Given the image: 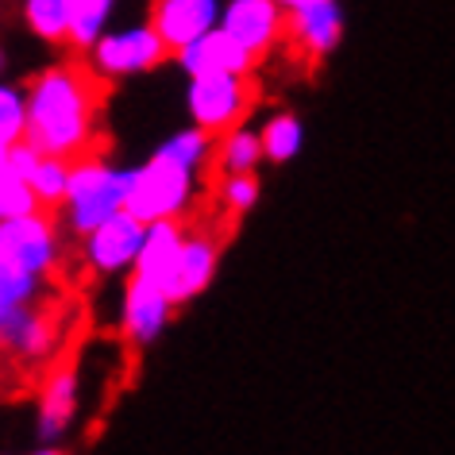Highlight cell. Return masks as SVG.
Listing matches in <instances>:
<instances>
[{
	"label": "cell",
	"mask_w": 455,
	"mask_h": 455,
	"mask_svg": "<svg viewBox=\"0 0 455 455\" xmlns=\"http://www.w3.org/2000/svg\"><path fill=\"white\" fill-rule=\"evenodd\" d=\"M4 66H8V59H4V51H0V74H4Z\"/></svg>",
	"instance_id": "27"
},
{
	"label": "cell",
	"mask_w": 455,
	"mask_h": 455,
	"mask_svg": "<svg viewBox=\"0 0 455 455\" xmlns=\"http://www.w3.org/2000/svg\"><path fill=\"white\" fill-rule=\"evenodd\" d=\"M112 12H116V0H70V36H66L70 54L85 59L93 43L108 31Z\"/></svg>",
	"instance_id": "17"
},
{
	"label": "cell",
	"mask_w": 455,
	"mask_h": 455,
	"mask_svg": "<svg viewBox=\"0 0 455 455\" xmlns=\"http://www.w3.org/2000/svg\"><path fill=\"white\" fill-rule=\"evenodd\" d=\"M174 62L181 66L186 77H201V74H255L259 59L243 47L240 39H232L224 28H212L209 36L193 39L189 47H181L174 54Z\"/></svg>",
	"instance_id": "12"
},
{
	"label": "cell",
	"mask_w": 455,
	"mask_h": 455,
	"mask_svg": "<svg viewBox=\"0 0 455 455\" xmlns=\"http://www.w3.org/2000/svg\"><path fill=\"white\" fill-rule=\"evenodd\" d=\"M43 204L36 197V189L28 186L24 178H16L12 170H0V220H12V216H28V212H39Z\"/></svg>",
	"instance_id": "24"
},
{
	"label": "cell",
	"mask_w": 455,
	"mask_h": 455,
	"mask_svg": "<svg viewBox=\"0 0 455 455\" xmlns=\"http://www.w3.org/2000/svg\"><path fill=\"white\" fill-rule=\"evenodd\" d=\"M220 12L224 0H147V24L163 36L174 54L220 28Z\"/></svg>",
	"instance_id": "10"
},
{
	"label": "cell",
	"mask_w": 455,
	"mask_h": 455,
	"mask_svg": "<svg viewBox=\"0 0 455 455\" xmlns=\"http://www.w3.org/2000/svg\"><path fill=\"white\" fill-rule=\"evenodd\" d=\"M24 24L39 43L66 47V36H70V0H24Z\"/></svg>",
	"instance_id": "20"
},
{
	"label": "cell",
	"mask_w": 455,
	"mask_h": 455,
	"mask_svg": "<svg viewBox=\"0 0 455 455\" xmlns=\"http://www.w3.org/2000/svg\"><path fill=\"white\" fill-rule=\"evenodd\" d=\"M259 100V85L251 74H201L186 82V116L193 128L209 135H228L243 128Z\"/></svg>",
	"instance_id": "4"
},
{
	"label": "cell",
	"mask_w": 455,
	"mask_h": 455,
	"mask_svg": "<svg viewBox=\"0 0 455 455\" xmlns=\"http://www.w3.org/2000/svg\"><path fill=\"white\" fill-rule=\"evenodd\" d=\"M143 240H147V224L124 209V212L112 216V220L100 224L97 232L85 235L82 259H85L89 270H97V275H132Z\"/></svg>",
	"instance_id": "7"
},
{
	"label": "cell",
	"mask_w": 455,
	"mask_h": 455,
	"mask_svg": "<svg viewBox=\"0 0 455 455\" xmlns=\"http://www.w3.org/2000/svg\"><path fill=\"white\" fill-rule=\"evenodd\" d=\"M166 59H174V51L163 43V36L151 24H135L124 31H105L93 51L85 54V62L105 77V82H120V77H140L158 70Z\"/></svg>",
	"instance_id": "6"
},
{
	"label": "cell",
	"mask_w": 455,
	"mask_h": 455,
	"mask_svg": "<svg viewBox=\"0 0 455 455\" xmlns=\"http://www.w3.org/2000/svg\"><path fill=\"white\" fill-rule=\"evenodd\" d=\"M77 397H82V379L70 359L54 363L47 374V386L39 394V440L43 443H59L74 425L77 413Z\"/></svg>",
	"instance_id": "14"
},
{
	"label": "cell",
	"mask_w": 455,
	"mask_h": 455,
	"mask_svg": "<svg viewBox=\"0 0 455 455\" xmlns=\"http://www.w3.org/2000/svg\"><path fill=\"white\" fill-rule=\"evenodd\" d=\"M155 151L174 158V163H181V166H189V170H197V174H209L212 158H216V135H209V132H201V128H193L189 124V128L166 135Z\"/></svg>",
	"instance_id": "19"
},
{
	"label": "cell",
	"mask_w": 455,
	"mask_h": 455,
	"mask_svg": "<svg viewBox=\"0 0 455 455\" xmlns=\"http://www.w3.org/2000/svg\"><path fill=\"white\" fill-rule=\"evenodd\" d=\"M31 455H66V451L59 448V443H43V448H39V451H31Z\"/></svg>",
	"instance_id": "25"
},
{
	"label": "cell",
	"mask_w": 455,
	"mask_h": 455,
	"mask_svg": "<svg viewBox=\"0 0 455 455\" xmlns=\"http://www.w3.org/2000/svg\"><path fill=\"white\" fill-rule=\"evenodd\" d=\"M0 259L24 275L51 278L62 259V224L59 216L39 209L28 216L0 220Z\"/></svg>",
	"instance_id": "5"
},
{
	"label": "cell",
	"mask_w": 455,
	"mask_h": 455,
	"mask_svg": "<svg viewBox=\"0 0 455 455\" xmlns=\"http://www.w3.org/2000/svg\"><path fill=\"white\" fill-rule=\"evenodd\" d=\"M70 174H74V163L70 158H54V155H43L39 166L31 170L28 186L36 189L39 204L47 212H59V204L66 201V189H70Z\"/></svg>",
	"instance_id": "22"
},
{
	"label": "cell",
	"mask_w": 455,
	"mask_h": 455,
	"mask_svg": "<svg viewBox=\"0 0 455 455\" xmlns=\"http://www.w3.org/2000/svg\"><path fill=\"white\" fill-rule=\"evenodd\" d=\"M174 309H178V305H174V298H170L163 286L128 275V282H124V305H120L124 339H128L132 347H151L155 339L166 332Z\"/></svg>",
	"instance_id": "9"
},
{
	"label": "cell",
	"mask_w": 455,
	"mask_h": 455,
	"mask_svg": "<svg viewBox=\"0 0 455 455\" xmlns=\"http://www.w3.org/2000/svg\"><path fill=\"white\" fill-rule=\"evenodd\" d=\"M108 82L82 54L54 62L28 82V143L54 158H77L97 151V124Z\"/></svg>",
	"instance_id": "1"
},
{
	"label": "cell",
	"mask_w": 455,
	"mask_h": 455,
	"mask_svg": "<svg viewBox=\"0 0 455 455\" xmlns=\"http://www.w3.org/2000/svg\"><path fill=\"white\" fill-rule=\"evenodd\" d=\"M286 39L313 62L328 59L344 43V4L339 0H309L286 12Z\"/></svg>",
	"instance_id": "11"
},
{
	"label": "cell",
	"mask_w": 455,
	"mask_h": 455,
	"mask_svg": "<svg viewBox=\"0 0 455 455\" xmlns=\"http://www.w3.org/2000/svg\"><path fill=\"white\" fill-rule=\"evenodd\" d=\"M216 270H220V240L204 228H189V240H186V251H181V263H178V275L170 282V298L174 305H189L197 301L204 290L212 286Z\"/></svg>",
	"instance_id": "15"
},
{
	"label": "cell",
	"mask_w": 455,
	"mask_h": 455,
	"mask_svg": "<svg viewBox=\"0 0 455 455\" xmlns=\"http://www.w3.org/2000/svg\"><path fill=\"white\" fill-rule=\"evenodd\" d=\"M263 163H267L263 140H259V132L247 128V124L216 140V158H212L216 174H259Z\"/></svg>",
	"instance_id": "16"
},
{
	"label": "cell",
	"mask_w": 455,
	"mask_h": 455,
	"mask_svg": "<svg viewBox=\"0 0 455 455\" xmlns=\"http://www.w3.org/2000/svg\"><path fill=\"white\" fill-rule=\"evenodd\" d=\"M263 197V178L259 174H216V209L228 220L247 216Z\"/></svg>",
	"instance_id": "21"
},
{
	"label": "cell",
	"mask_w": 455,
	"mask_h": 455,
	"mask_svg": "<svg viewBox=\"0 0 455 455\" xmlns=\"http://www.w3.org/2000/svg\"><path fill=\"white\" fill-rule=\"evenodd\" d=\"M28 140V93L0 82V151H12Z\"/></svg>",
	"instance_id": "23"
},
{
	"label": "cell",
	"mask_w": 455,
	"mask_h": 455,
	"mask_svg": "<svg viewBox=\"0 0 455 455\" xmlns=\"http://www.w3.org/2000/svg\"><path fill=\"white\" fill-rule=\"evenodd\" d=\"M201 174L174 158L151 151V158L132 166V186H128V212L140 216L143 224L155 220H186L193 197H197Z\"/></svg>",
	"instance_id": "3"
},
{
	"label": "cell",
	"mask_w": 455,
	"mask_h": 455,
	"mask_svg": "<svg viewBox=\"0 0 455 455\" xmlns=\"http://www.w3.org/2000/svg\"><path fill=\"white\" fill-rule=\"evenodd\" d=\"M186 240H189V224L186 220H155L147 224V240L140 247V259H135V278L143 282H155L170 293V282L178 275V263H181V251H186Z\"/></svg>",
	"instance_id": "13"
},
{
	"label": "cell",
	"mask_w": 455,
	"mask_h": 455,
	"mask_svg": "<svg viewBox=\"0 0 455 455\" xmlns=\"http://www.w3.org/2000/svg\"><path fill=\"white\" fill-rule=\"evenodd\" d=\"M220 28L263 62L286 39V8L278 0H224Z\"/></svg>",
	"instance_id": "8"
},
{
	"label": "cell",
	"mask_w": 455,
	"mask_h": 455,
	"mask_svg": "<svg viewBox=\"0 0 455 455\" xmlns=\"http://www.w3.org/2000/svg\"><path fill=\"white\" fill-rule=\"evenodd\" d=\"M282 8H286V12H293V8H301V4H309V0H278Z\"/></svg>",
	"instance_id": "26"
},
{
	"label": "cell",
	"mask_w": 455,
	"mask_h": 455,
	"mask_svg": "<svg viewBox=\"0 0 455 455\" xmlns=\"http://www.w3.org/2000/svg\"><path fill=\"white\" fill-rule=\"evenodd\" d=\"M128 186H132V166L108 163L100 151L85 155L74 163L70 189L59 204V224L74 243H82L89 232H97L105 220L128 209Z\"/></svg>",
	"instance_id": "2"
},
{
	"label": "cell",
	"mask_w": 455,
	"mask_h": 455,
	"mask_svg": "<svg viewBox=\"0 0 455 455\" xmlns=\"http://www.w3.org/2000/svg\"><path fill=\"white\" fill-rule=\"evenodd\" d=\"M259 140H263V155L270 166L293 163L305 147V124L293 112H270L259 128Z\"/></svg>",
	"instance_id": "18"
}]
</instances>
